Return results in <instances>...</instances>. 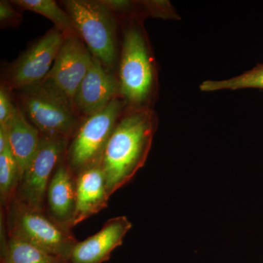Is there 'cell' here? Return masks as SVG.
<instances>
[{
	"mask_svg": "<svg viewBox=\"0 0 263 263\" xmlns=\"http://www.w3.org/2000/svg\"><path fill=\"white\" fill-rule=\"evenodd\" d=\"M1 263H71L20 238L9 236L1 245Z\"/></svg>",
	"mask_w": 263,
	"mask_h": 263,
	"instance_id": "15",
	"label": "cell"
},
{
	"mask_svg": "<svg viewBox=\"0 0 263 263\" xmlns=\"http://www.w3.org/2000/svg\"><path fill=\"white\" fill-rule=\"evenodd\" d=\"M19 9L30 10L43 15L54 24L65 38L79 36L72 18L53 0H15L10 1Z\"/></svg>",
	"mask_w": 263,
	"mask_h": 263,
	"instance_id": "16",
	"label": "cell"
},
{
	"mask_svg": "<svg viewBox=\"0 0 263 263\" xmlns=\"http://www.w3.org/2000/svg\"><path fill=\"white\" fill-rule=\"evenodd\" d=\"M202 91H216L255 88L263 89V63L241 75L222 81H205L200 86Z\"/></svg>",
	"mask_w": 263,
	"mask_h": 263,
	"instance_id": "18",
	"label": "cell"
},
{
	"mask_svg": "<svg viewBox=\"0 0 263 263\" xmlns=\"http://www.w3.org/2000/svg\"><path fill=\"white\" fill-rule=\"evenodd\" d=\"M65 39L56 27L48 31L11 66L5 79L7 89L18 91L41 82L51 70Z\"/></svg>",
	"mask_w": 263,
	"mask_h": 263,
	"instance_id": "9",
	"label": "cell"
},
{
	"mask_svg": "<svg viewBox=\"0 0 263 263\" xmlns=\"http://www.w3.org/2000/svg\"><path fill=\"white\" fill-rule=\"evenodd\" d=\"M121 95L133 109L148 108L155 90V69L144 33L138 27L126 29L119 64Z\"/></svg>",
	"mask_w": 263,
	"mask_h": 263,
	"instance_id": "3",
	"label": "cell"
},
{
	"mask_svg": "<svg viewBox=\"0 0 263 263\" xmlns=\"http://www.w3.org/2000/svg\"><path fill=\"white\" fill-rule=\"evenodd\" d=\"M92 60V55L80 37L65 38L51 70L41 82L32 86L79 116L76 96Z\"/></svg>",
	"mask_w": 263,
	"mask_h": 263,
	"instance_id": "5",
	"label": "cell"
},
{
	"mask_svg": "<svg viewBox=\"0 0 263 263\" xmlns=\"http://www.w3.org/2000/svg\"><path fill=\"white\" fill-rule=\"evenodd\" d=\"M8 89L5 85L0 88V126L9 127L15 115L16 105L12 103Z\"/></svg>",
	"mask_w": 263,
	"mask_h": 263,
	"instance_id": "19",
	"label": "cell"
},
{
	"mask_svg": "<svg viewBox=\"0 0 263 263\" xmlns=\"http://www.w3.org/2000/svg\"><path fill=\"white\" fill-rule=\"evenodd\" d=\"M19 179L18 164L8 145L0 152V197L4 209L15 197Z\"/></svg>",
	"mask_w": 263,
	"mask_h": 263,
	"instance_id": "17",
	"label": "cell"
},
{
	"mask_svg": "<svg viewBox=\"0 0 263 263\" xmlns=\"http://www.w3.org/2000/svg\"><path fill=\"white\" fill-rule=\"evenodd\" d=\"M148 14L161 18H170L173 16L174 11L170 8V4L167 2L164 1H148L142 3Z\"/></svg>",
	"mask_w": 263,
	"mask_h": 263,
	"instance_id": "21",
	"label": "cell"
},
{
	"mask_svg": "<svg viewBox=\"0 0 263 263\" xmlns=\"http://www.w3.org/2000/svg\"><path fill=\"white\" fill-rule=\"evenodd\" d=\"M124 104L125 101L115 98L106 108L81 123L65 155L66 162L74 176L100 163Z\"/></svg>",
	"mask_w": 263,
	"mask_h": 263,
	"instance_id": "6",
	"label": "cell"
},
{
	"mask_svg": "<svg viewBox=\"0 0 263 263\" xmlns=\"http://www.w3.org/2000/svg\"><path fill=\"white\" fill-rule=\"evenodd\" d=\"M156 127L149 108H131L118 121L100 162L110 196L144 165Z\"/></svg>",
	"mask_w": 263,
	"mask_h": 263,
	"instance_id": "1",
	"label": "cell"
},
{
	"mask_svg": "<svg viewBox=\"0 0 263 263\" xmlns=\"http://www.w3.org/2000/svg\"><path fill=\"white\" fill-rule=\"evenodd\" d=\"M76 209L73 227L108 206L110 195L101 164H95L76 176Z\"/></svg>",
	"mask_w": 263,
	"mask_h": 263,
	"instance_id": "12",
	"label": "cell"
},
{
	"mask_svg": "<svg viewBox=\"0 0 263 263\" xmlns=\"http://www.w3.org/2000/svg\"><path fill=\"white\" fill-rule=\"evenodd\" d=\"M68 139L41 135L39 146L19 181L15 198L34 210L45 211L48 183L65 157Z\"/></svg>",
	"mask_w": 263,
	"mask_h": 263,
	"instance_id": "7",
	"label": "cell"
},
{
	"mask_svg": "<svg viewBox=\"0 0 263 263\" xmlns=\"http://www.w3.org/2000/svg\"><path fill=\"white\" fill-rule=\"evenodd\" d=\"M9 145V133L8 127L0 126V152Z\"/></svg>",
	"mask_w": 263,
	"mask_h": 263,
	"instance_id": "23",
	"label": "cell"
},
{
	"mask_svg": "<svg viewBox=\"0 0 263 263\" xmlns=\"http://www.w3.org/2000/svg\"><path fill=\"white\" fill-rule=\"evenodd\" d=\"M121 95L117 78L93 57L87 73L79 86L75 105L78 115L87 118L101 111Z\"/></svg>",
	"mask_w": 263,
	"mask_h": 263,
	"instance_id": "10",
	"label": "cell"
},
{
	"mask_svg": "<svg viewBox=\"0 0 263 263\" xmlns=\"http://www.w3.org/2000/svg\"><path fill=\"white\" fill-rule=\"evenodd\" d=\"M104 5L108 8L110 11L124 13L130 10L133 3L129 1H122V0H102Z\"/></svg>",
	"mask_w": 263,
	"mask_h": 263,
	"instance_id": "22",
	"label": "cell"
},
{
	"mask_svg": "<svg viewBox=\"0 0 263 263\" xmlns=\"http://www.w3.org/2000/svg\"><path fill=\"white\" fill-rule=\"evenodd\" d=\"M8 133L10 150L18 164L21 179L37 152L41 135L37 128L27 120L18 104H16Z\"/></svg>",
	"mask_w": 263,
	"mask_h": 263,
	"instance_id": "14",
	"label": "cell"
},
{
	"mask_svg": "<svg viewBox=\"0 0 263 263\" xmlns=\"http://www.w3.org/2000/svg\"><path fill=\"white\" fill-rule=\"evenodd\" d=\"M0 22L2 27H16L22 22V15L12 6L10 2H0Z\"/></svg>",
	"mask_w": 263,
	"mask_h": 263,
	"instance_id": "20",
	"label": "cell"
},
{
	"mask_svg": "<svg viewBox=\"0 0 263 263\" xmlns=\"http://www.w3.org/2000/svg\"><path fill=\"white\" fill-rule=\"evenodd\" d=\"M62 3L91 55L105 68H113L117 59V24L113 12L102 1L67 0Z\"/></svg>",
	"mask_w": 263,
	"mask_h": 263,
	"instance_id": "4",
	"label": "cell"
},
{
	"mask_svg": "<svg viewBox=\"0 0 263 263\" xmlns=\"http://www.w3.org/2000/svg\"><path fill=\"white\" fill-rule=\"evenodd\" d=\"M131 228L132 223L127 216L109 219L98 233L76 243L71 253V263L106 262L114 249L122 245L124 236Z\"/></svg>",
	"mask_w": 263,
	"mask_h": 263,
	"instance_id": "11",
	"label": "cell"
},
{
	"mask_svg": "<svg viewBox=\"0 0 263 263\" xmlns=\"http://www.w3.org/2000/svg\"><path fill=\"white\" fill-rule=\"evenodd\" d=\"M4 212L7 235L26 240L53 255L70 259L77 240L70 230L59 224L45 211L34 210L13 197Z\"/></svg>",
	"mask_w": 263,
	"mask_h": 263,
	"instance_id": "2",
	"label": "cell"
},
{
	"mask_svg": "<svg viewBox=\"0 0 263 263\" xmlns=\"http://www.w3.org/2000/svg\"><path fill=\"white\" fill-rule=\"evenodd\" d=\"M20 108L41 135L70 140L80 127L79 116L32 86L18 90Z\"/></svg>",
	"mask_w": 263,
	"mask_h": 263,
	"instance_id": "8",
	"label": "cell"
},
{
	"mask_svg": "<svg viewBox=\"0 0 263 263\" xmlns=\"http://www.w3.org/2000/svg\"><path fill=\"white\" fill-rule=\"evenodd\" d=\"M76 187V176L66 162L65 157L57 166L48 183L46 200L48 215L68 230L73 228Z\"/></svg>",
	"mask_w": 263,
	"mask_h": 263,
	"instance_id": "13",
	"label": "cell"
}]
</instances>
